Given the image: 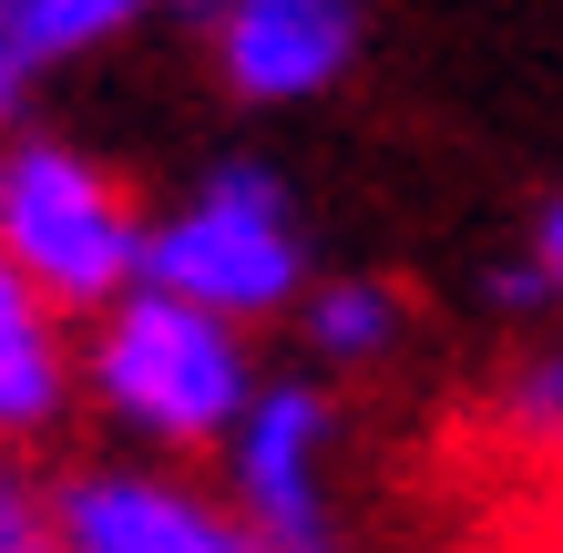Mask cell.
<instances>
[{"instance_id":"obj_14","label":"cell","mask_w":563,"mask_h":553,"mask_svg":"<svg viewBox=\"0 0 563 553\" xmlns=\"http://www.w3.org/2000/svg\"><path fill=\"white\" fill-rule=\"evenodd\" d=\"M31 308H42V298H31V287H21V267L0 256V329H11V318H31Z\"/></svg>"},{"instance_id":"obj_18","label":"cell","mask_w":563,"mask_h":553,"mask_svg":"<svg viewBox=\"0 0 563 553\" xmlns=\"http://www.w3.org/2000/svg\"><path fill=\"white\" fill-rule=\"evenodd\" d=\"M0 11H11V0H0Z\"/></svg>"},{"instance_id":"obj_4","label":"cell","mask_w":563,"mask_h":553,"mask_svg":"<svg viewBox=\"0 0 563 553\" xmlns=\"http://www.w3.org/2000/svg\"><path fill=\"white\" fill-rule=\"evenodd\" d=\"M339 400L318 379H256V400L225 441V502L267 553H339Z\"/></svg>"},{"instance_id":"obj_6","label":"cell","mask_w":563,"mask_h":553,"mask_svg":"<svg viewBox=\"0 0 563 553\" xmlns=\"http://www.w3.org/2000/svg\"><path fill=\"white\" fill-rule=\"evenodd\" d=\"M216 31V73L236 103H318L328 82H349L358 62V0H225Z\"/></svg>"},{"instance_id":"obj_10","label":"cell","mask_w":563,"mask_h":553,"mask_svg":"<svg viewBox=\"0 0 563 553\" xmlns=\"http://www.w3.org/2000/svg\"><path fill=\"white\" fill-rule=\"evenodd\" d=\"M512 420L543 431V441H563V349H543V360L512 369Z\"/></svg>"},{"instance_id":"obj_7","label":"cell","mask_w":563,"mask_h":553,"mask_svg":"<svg viewBox=\"0 0 563 553\" xmlns=\"http://www.w3.org/2000/svg\"><path fill=\"white\" fill-rule=\"evenodd\" d=\"M73 349H62V318L52 308H31L0 329V451L11 441H42L62 410H73Z\"/></svg>"},{"instance_id":"obj_11","label":"cell","mask_w":563,"mask_h":553,"mask_svg":"<svg viewBox=\"0 0 563 553\" xmlns=\"http://www.w3.org/2000/svg\"><path fill=\"white\" fill-rule=\"evenodd\" d=\"M52 523H42V493H31V482L11 472V451H0V553H31Z\"/></svg>"},{"instance_id":"obj_5","label":"cell","mask_w":563,"mask_h":553,"mask_svg":"<svg viewBox=\"0 0 563 553\" xmlns=\"http://www.w3.org/2000/svg\"><path fill=\"white\" fill-rule=\"evenodd\" d=\"M42 523L62 553H267L236 502H206L164 472H73L62 493H42Z\"/></svg>"},{"instance_id":"obj_12","label":"cell","mask_w":563,"mask_h":553,"mask_svg":"<svg viewBox=\"0 0 563 553\" xmlns=\"http://www.w3.org/2000/svg\"><path fill=\"white\" fill-rule=\"evenodd\" d=\"M482 298H492V308H553V287H543L533 256H512V267H492V277H482Z\"/></svg>"},{"instance_id":"obj_3","label":"cell","mask_w":563,"mask_h":553,"mask_svg":"<svg viewBox=\"0 0 563 553\" xmlns=\"http://www.w3.org/2000/svg\"><path fill=\"white\" fill-rule=\"evenodd\" d=\"M144 225L134 195H123L92 154L21 134L0 144V256L21 267V287L52 318H103L113 298L144 287Z\"/></svg>"},{"instance_id":"obj_17","label":"cell","mask_w":563,"mask_h":553,"mask_svg":"<svg viewBox=\"0 0 563 553\" xmlns=\"http://www.w3.org/2000/svg\"><path fill=\"white\" fill-rule=\"evenodd\" d=\"M31 553H62V543H52V533H42V543H31Z\"/></svg>"},{"instance_id":"obj_15","label":"cell","mask_w":563,"mask_h":553,"mask_svg":"<svg viewBox=\"0 0 563 553\" xmlns=\"http://www.w3.org/2000/svg\"><path fill=\"white\" fill-rule=\"evenodd\" d=\"M21 82H31V73H21V52H11V42H0V123H11V113H21Z\"/></svg>"},{"instance_id":"obj_16","label":"cell","mask_w":563,"mask_h":553,"mask_svg":"<svg viewBox=\"0 0 563 553\" xmlns=\"http://www.w3.org/2000/svg\"><path fill=\"white\" fill-rule=\"evenodd\" d=\"M175 11H185V21H216V11H225V0H175Z\"/></svg>"},{"instance_id":"obj_2","label":"cell","mask_w":563,"mask_h":553,"mask_svg":"<svg viewBox=\"0 0 563 553\" xmlns=\"http://www.w3.org/2000/svg\"><path fill=\"white\" fill-rule=\"evenodd\" d=\"M144 287L225 318V329L308 308V225H297L287 175L267 154H225L195 195H175L144 225Z\"/></svg>"},{"instance_id":"obj_1","label":"cell","mask_w":563,"mask_h":553,"mask_svg":"<svg viewBox=\"0 0 563 553\" xmlns=\"http://www.w3.org/2000/svg\"><path fill=\"white\" fill-rule=\"evenodd\" d=\"M82 389L103 400V420H123L154 451H225L256 400V360H246V329L164 298V287H134L92 318Z\"/></svg>"},{"instance_id":"obj_8","label":"cell","mask_w":563,"mask_h":553,"mask_svg":"<svg viewBox=\"0 0 563 553\" xmlns=\"http://www.w3.org/2000/svg\"><path fill=\"white\" fill-rule=\"evenodd\" d=\"M297 329H308V360L328 369H358V360H389L410 329V298L389 277H328L308 287V308H297Z\"/></svg>"},{"instance_id":"obj_13","label":"cell","mask_w":563,"mask_h":553,"mask_svg":"<svg viewBox=\"0 0 563 553\" xmlns=\"http://www.w3.org/2000/svg\"><path fill=\"white\" fill-rule=\"evenodd\" d=\"M522 256H533V267H543V287H553V308H563V195H553V206L533 215V246H522Z\"/></svg>"},{"instance_id":"obj_9","label":"cell","mask_w":563,"mask_h":553,"mask_svg":"<svg viewBox=\"0 0 563 553\" xmlns=\"http://www.w3.org/2000/svg\"><path fill=\"white\" fill-rule=\"evenodd\" d=\"M144 11L154 0H11L0 11V42L21 52V73H52V62H82V52L123 42Z\"/></svg>"}]
</instances>
